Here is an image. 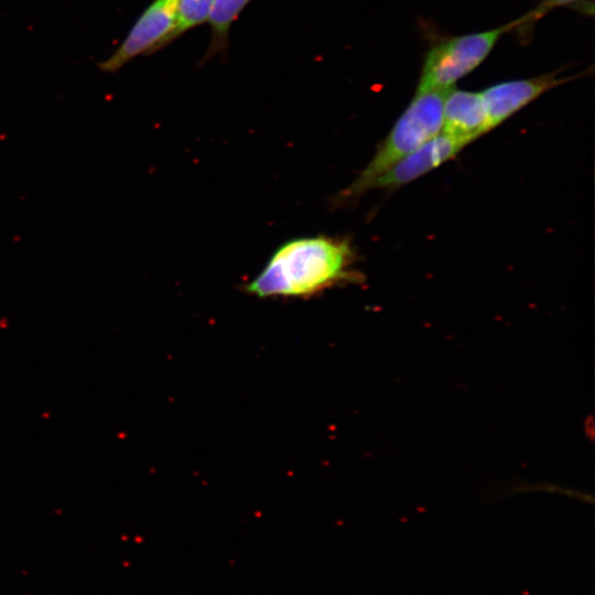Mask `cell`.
Segmentation results:
<instances>
[{"mask_svg": "<svg viewBox=\"0 0 595 595\" xmlns=\"http://www.w3.org/2000/svg\"><path fill=\"white\" fill-rule=\"evenodd\" d=\"M349 242L326 236L289 240L246 285L258 298H305L356 278Z\"/></svg>", "mask_w": 595, "mask_h": 595, "instance_id": "cell-1", "label": "cell"}, {"mask_svg": "<svg viewBox=\"0 0 595 595\" xmlns=\"http://www.w3.org/2000/svg\"><path fill=\"white\" fill-rule=\"evenodd\" d=\"M448 90H416L374 158L340 194V198H357L369 191L375 180L390 166L437 136L442 131L443 107Z\"/></svg>", "mask_w": 595, "mask_h": 595, "instance_id": "cell-2", "label": "cell"}, {"mask_svg": "<svg viewBox=\"0 0 595 595\" xmlns=\"http://www.w3.org/2000/svg\"><path fill=\"white\" fill-rule=\"evenodd\" d=\"M515 26L516 20L500 28L436 43L425 54L416 90L453 88L457 80L477 68L498 40Z\"/></svg>", "mask_w": 595, "mask_h": 595, "instance_id": "cell-3", "label": "cell"}, {"mask_svg": "<svg viewBox=\"0 0 595 595\" xmlns=\"http://www.w3.org/2000/svg\"><path fill=\"white\" fill-rule=\"evenodd\" d=\"M177 0H153L137 19L115 52L98 64L113 73L137 56L152 54L175 40Z\"/></svg>", "mask_w": 595, "mask_h": 595, "instance_id": "cell-4", "label": "cell"}, {"mask_svg": "<svg viewBox=\"0 0 595 595\" xmlns=\"http://www.w3.org/2000/svg\"><path fill=\"white\" fill-rule=\"evenodd\" d=\"M467 140L440 132L420 148L396 162L375 180L372 188L393 190L414 181L454 159L467 144Z\"/></svg>", "mask_w": 595, "mask_h": 595, "instance_id": "cell-5", "label": "cell"}, {"mask_svg": "<svg viewBox=\"0 0 595 595\" xmlns=\"http://www.w3.org/2000/svg\"><path fill=\"white\" fill-rule=\"evenodd\" d=\"M556 74L558 72H554L527 79L501 82L480 91L486 110L488 131L502 123L545 91L567 80V78H558Z\"/></svg>", "mask_w": 595, "mask_h": 595, "instance_id": "cell-6", "label": "cell"}, {"mask_svg": "<svg viewBox=\"0 0 595 595\" xmlns=\"http://www.w3.org/2000/svg\"><path fill=\"white\" fill-rule=\"evenodd\" d=\"M442 132L468 142L489 132L480 91L448 90L443 107Z\"/></svg>", "mask_w": 595, "mask_h": 595, "instance_id": "cell-7", "label": "cell"}, {"mask_svg": "<svg viewBox=\"0 0 595 595\" xmlns=\"http://www.w3.org/2000/svg\"><path fill=\"white\" fill-rule=\"evenodd\" d=\"M250 0H213L208 23L212 37L205 57L215 56L225 51L228 32L234 20Z\"/></svg>", "mask_w": 595, "mask_h": 595, "instance_id": "cell-8", "label": "cell"}, {"mask_svg": "<svg viewBox=\"0 0 595 595\" xmlns=\"http://www.w3.org/2000/svg\"><path fill=\"white\" fill-rule=\"evenodd\" d=\"M212 3L213 0H177L175 39L206 22Z\"/></svg>", "mask_w": 595, "mask_h": 595, "instance_id": "cell-9", "label": "cell"}, {"mask_svg": "<svg viewBox=\"0 0 595 595\" xmlns=\"http://www.w3.org/2000/svg\"><path fill=\"white\" fill-rule=\"evenodd\" d=\"M585 0H542L534 9L527 12L523 17L517 19V24L513 30L519 31L521 34H526L530 31L533 24L543 18L551 10L562 7H577Z\"/></svg>", "mask_w": 595, "mask_h": 595, "instance_id": "cell-10", "label": "cell"}]
</instances>
